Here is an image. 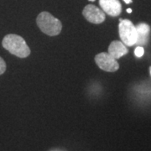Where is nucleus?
I'll list each match as a JSON object with an SVG mask.
<instances>
[{"label":"nucleus","instance_id":"obj_1","mask_svg":"<svg viewBox=\"0 0 151 151\" xmlns=\"http://www.w3.org/2000/svg\"><path fill=\"white\" fill-rule=\"evenodd\" d=\"M2 45L4 48L11 54L19 58H26L30 55V49L24 39L18 35H7L3 39Z\"/></svg>","mask_w":151,"mask_h":151},{"label":"nucleus","instance_id":"obj_2","mask_svg":"<svg viewBox=\"0 0 151 151\" xmlns=\"http://www.w3.org/2000/svg\"><path fill=\"white\" fill-rule=\"evenodd\" d=\"M38 27L50 36L58 35L62 29L61 22L48 12H41L36 19Z\"/></svg>","mask_w":151,"mask_h":151},{"label":"nucleus","instance_id":"obj_3","mask_svg":"<svg viewBox=\"0 0 151 151\" xmlns=\"http://www.w3.org/2000/svg\"><path fill=\"white\" fill-rule=\"evenodd\" d=\"M119 32L122 42L127 46L134 45L138 40L136 27L129 19H119Z\"/></svg>","mask_w":151,"mask_h":151},{"label":"nucleus","instance_id":"obj_4","mask_svg":"<svg viewBox=\"0 0 151 151\" xmlns=\"http://www.w3.org/2000/svg\"><path fill=\"white\" fill-rule=\"evenodd\" d=\"M95 61L100 69L108 72L117 71L119 68V62L117 61V60L106 52L97 54L95 56Z\"/></svg>","mask_w":151,"mask_h":151},{"label":"nucleus","instance_id":"obj_5","mask_svg":"<svg viewBox=\"0 0 151 151\" xmlns=\"http://www.w3.org/2000/svg\"><path fill=\"white\" fill-rule=\"evenodd\" d=\"M82 14L87 21L96 24L103 23L106 19L105 13L93 4L86 5L82 11Z\"/></svg>","mask_w":151,"mask_h":151},{"label":"nucleus","instance_id":"obj_6","mask_svg":"<svg viewBox=\"0 0 151 151\" xmlns=\"http://www.w3.org/2000/svg\"><path fill=\"white\" fill-rule=\"evenodd\" d=\"M103 11L110 16L116 17L122 12V5L119 0H99Z\"/></svg>","mask_w":151,"mask_h":151},{"label":"nucleus","instance_id":"obj_7","mask_svg":"<svg viewBox=\"0 0 151 151\" xmlns=\"http://www.w3.org/2000/svg\"><path fill=\"white\" fill-rule=\"evenodd\" d=\"M129 52V50L123 42L114 40L108 46V54L116 60L121 58Z\"/></svg>","mask_w":151,"mask_h":151},{"label":"nucleus","instance_id":"obj_8","mask_svg":"<svg viewBox=\"0 0 151 151\" xmlns=\"http://www.w3.org/2000/svg\"><path fill=\"white\" fill-rule=\"evenodd\" d=\"M136 29H137V34H138V40H137L136 44L139 45V46L145 45L149 40L150 28L147 24L140 23L136 26Z\"/></svg>","mask_w":151,"mask_h":151},{"label":"nucleus","instance_id":"obj_9","mask_svg":"<svg viewBox=\"0 0 151 151\" xmlns=\"http://www.w3.org/2000/svg\"><path fill=\"white\" fill-rule=\"evenodd\" d=\"M134 54L137 57H142L143 55L145 54V50L143 46H138L134 50Z\"/></svg>","mask_w":151,"mask_h":151},{"label":"nucleus","instance_id":"obj_10","mask_svg":"<svg viewBox=\"0 0 151 151\" xmlns=\"http://www.w3.org/2000/svg\"><path fill=\"white\" fill-rule=\"evenodd\" d=\"M6 70V63L2 57H0V75L4 74Z\"/></svg>","mask_w":151,"mask_h":151},{"label":"nucleus","instance_id":"obj_11","mask_svg":"<svg viewBox=\"0 0 151 151\" xmlns=\"http://www.w3.org/2000/svg\"><path fill=\"white\" fill-rule=\"evenodd\" d=\"M124 1L126 4H130V3H132V0H124Z\"/></svg>","mask_w":151,"mask_h":151},{"label":"nucleus","instance_id":"obj_12","mask_svg":"<svg viewBox=\"0 0 151 151\" xmlns=\"http://www.w3.org/2000/svg\"><path fill=\"white\" fill-rule=\"evenodd\" d=\"M127 12H128V13H132V9H127Z\"/></svg>","mask_w":151,"mask_h":151},{"label":"nucleus","instance_id":"obj_13","mask_svg":"<svg viewBox=\"0 0 151 151\" xmlns=\"http://www.w3.org/2000/svg\"><path fill=\"white\" fill-rule=\"evenodd\" d=\"M150 76H151V66L150 67Z\"/></svg>","mask_w":151,"mask_h":151},{"label":"nucleus","instance_id":"obj_14","mask_svg":"<svg viewBox=\"0 0 151 151\" xmlns=\"http://www.w3.org/2000/svg\"><path fill=\"white\" fill-rule=\"evenodd\" d=\"M90 1H95V0H90Z\"/></svg>","mask_w":151,"mask_h":151},{"label":"nucleus","instance_id":"obj_15","mask_svg":"<svg viewBox=\"0 0 151 151\" xmlns=\"http://www.w3.org/2000/svg\"><path fill=\"white\" fill-rule=\"evenodd\" d=\"M55 151H58V150H55Z\"/></svg>","mask_w":151,"mask_h":151}]
</instances>
